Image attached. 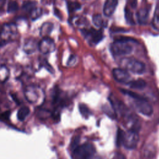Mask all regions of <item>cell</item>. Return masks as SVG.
Instances as JSON below:
<instances>
[{
	"label": "cell",
	"instance_id": "obj_1",
	"mask_svg": "<svg viewBox=\"0 0 159 159\" xmlns=\"http://www.w3.org/2000/svg\"><path fill=\"white\" fill-rule=\"evenodd\" d=\"M120 65L123 69L135 74H142L145 70V66L143 63L132 58H124L122 59Z\"/></svg>",
	"mask_w": 159,
	"mask_h": 159
},
{
	"label": "cell",
	"instance_id": "obj_2",
	"mask_svg": "<svg viewBox=\"0 0 159 159\" xmlns=\"http://www.w3.org/2000/svg\"><path fill=\"white\" fill-rule=\"evenodd\" d=\"M95 153V148L91 143L78 145L72 151L73 159H89Z\"/></svg>",
	"mask_w": 159,
	"mask_h": 159
},
{
	"label": "cell",
	"instance_id": "obj_3",
	"mask_svg": "<svg viewBox=\"0 0 159 159\" xmlns=\"http://www.w3.org/2000/svg\"><path fill=\"white\" fill-rule=\"evenodd\" d=\"M112 54L114 55H125L132 52V47L126 40L119 39L114 41L110 47Z\"/></svg>",
	"mask_w": 159,
	"mask_h": 159
},
{
	"label": "cell",
	"instance_id": "obj_4",
	"mask_svg": "<svg viewBox=\"0 0 159 159\" xmlns=\"http://www.w3.org/2000/svg\"><path fill=\"white\" fill-rule=\"evenodd\" d=\"M132 99V105L136 111L146 116H150L152 114L153 108L147 100L141 96Z\"/></svg>",
	"mask_w": 159,
	"mask_h": 159
},
{
	"label": "cell",
	"instance_id": "obj_5",
	"mask_svg": "<svg viewBox=\"0 0 159 159\" xmlns=\"http://www.w3.org/2000/svg\"><path fill=\"white\" fill-rule=\"evenodd\" d=\"M17 35V28L14 23L3 24L0 32V37L4 42H7L15 39Z\"/></svg>",
	"mask_w": 159,
	"mask_h": 159
},
{
	"label": "cell",
	"instance_id": "obj_6",
	"mask_svg": "<svg viewBox=\"0 0 159 159\" xmlns=\"http://www.w3.org/2000/svg\"><path fill=\"white\" fill-rule=\"evenodd\" d=\"M81 33L89 42L92 44H97L103 39V31L102 29L96 30L93 28H83Z\"/></svg>",
	"mask_w": 159,
	"mask_h": 159
},
{
	"label": "cell",
	"instance_id": "obj_7",
	"mask_svg": "<svg viewBox=\"0 0 159 159\" xmlns=\"http://www.w3.org/2000/svg\"><path fill=\"white\" fill-rule=\"evenodd\" d=\"M139 142V135L137 131L129 129L124 132L122 145L125 148L132 150L135 148Z\"/></svg>",
	"mask_w": 159,
	"mask_h": 159
},
{
	"label": "cell",
	"instance_id": "obj_8",
	"mask_svg": "<svg viewBox=\"0 0 159 159\" xmlns=\"http://www.w3.org/2000/svg\"><path fill=\"white\" fill-rule=\"evenodd\" d=\"M112 73L114 79L119 83L129 84L132 81L130 74L125 69L114 68L113 69Z\"/></svg>",
	"mask_w": 159,
	"mask_h": 159
},
{
	"label": "cell",
	"instance_id": "obj_9",
	"mask_svg": "<svg viewBox=\"0 0 159 159\" xmlns=\"http://www.w3.org/2000/svg\"><path fill=\"white\" fill-rule=\"evenodd\" d=\"M39 48L43 54H47L53 52L55 49V45L53 40L48 37H43L40 42Z\"/></svg>",
	"mask_w": 159,
	"mask_h": 159
},
{
	"label": "cell",
	"instance_id": "obj_10",
	"mask_svg": "<svg viewBox=\"0 0 159 159\" xmlns=\"http://www.w3.org/2000/svg\"><path fill=\"white\" fill-rule=\"evenodd\" d=\"M118 0H106L103 7V13L105 16H111L115 12Z\"/></svg>",
	"mask_w": 159,
	"mask_h": 159
},
{
	"label": "cell",
	"instance_id": "obj_11",
	"mask_svg": "<svg viewBox=\"0 0 159 159\" xmlns=\"http://www.w3.org/2000/svg\"><path fill=\"white\" fill-rule=\"evenodd\" d=\"M149 17V10L147 7L140 8L137 12L138 22L140 24H145Z\"/></svg>",
	"mask_w": 159,
	"mask_h": 159
},
{
	"label": "cell",
	"instance_id": "obj_12",
	"mask_svg": "<svg viewBox=\"0 0 159 159\" xmlns=\"http://www.w3.org/2000/svg\"><path fill=\"white\" fill-rule=\"evenodd\" d=\"M37 47V42L34 39H28L25 41L24 45V50L27 54L34 53Z\"/></svg>",
	"mask_w": 159,
	"mask_h": 159
},
{
	"label": "cell",
	"instance_id": "obj_13",
	"mask_svg": "<svg viewBox=\"0 0 159 159\" xmlns=\"http://www.w3.org/2000/svg\"><path fill=\"white\" fill-rule=\"evenodd\" d=\"M53 29V25L52 23L47 22L43 23L40 29V34L42 37H46L52 32Z\"/></svg>",
	"mask_w": 159,
	"mask_h": 159
},
{
	"label": "cell",
	"instance_id": "obj_14",
	"mask_svg": "<svg viewBox=\"0 0 159 159\" xmlns=\"http://www.w3.org/2000/svg\"><path fill=\"white\" fill-rule=\"evenodd\" d=\"M93 22L94 24L99 28H104L106 27L107 25V22L104 20V19L102 17L101 14H96L93 17Z\"/></svg>",
	"mask_w": 159,
	"mask_h": 159
},
{
	"label": "cell",
	"instance_id": "obj_15",
	"mask_svg": "<svg viewBox=\"0 0 159 159\" xmlns=\"http://www.w3.org/2000/svg\"><path fill=\"white\" fill-rule=\"evenodd\" d=\"M129 84L131 88L135 89H142L146 86V82L142 79H138L131 81Z\"/></svg>",
	"mask_w": 159,
	"mask_h": 159
},
{
	"label": "cell",
	"instance_id": "obj_16",
	"mask_svg": "<svg viewBox=\"0 0 159 159\" xmlns=\"http://www.w3.org/2000/svg\"><path fill=\"white\" fill-rule=\"evenodd\" d=\"M30 112V109L28 107L26 106H23L21 108H20L17 112V119L19 120H24L26 117L29 114Z\"/></svg>",
	"mask_w": 159,
	"mask_h": 159
},
{
	"label": "cell",
	"instance_id": "obj_17",
	"mask_svg": "<svg viewBox=\"0 0 159 159\" xmlns=\"http://www.w3.org/2000/svg\"><path fill=\"white\" fill-rule=\"evenodd\" d=\"M37 2L32 0H25L23 2L22 4V8L24 10L26 11L30 12L33 9H34L35 7V4Z\"/></svg>",
	"mask_w": 159,
	"mask_h": 159
},
{
	"label": "cell",
	"instance_id": "obj_18",
	"mask_svg": "<svg viewBox=\"0 0 159 159\" xmlns=\"http://www.w3.org/2000/svg\"><path fill=\"white\" fill-rule=\"evenodd\" d=\"M152 25L156 29L159 30V5L156 7L153 20H152Z\"/></svg>",
	"mask_w": 159,
	"mask_h": 159
},
{
	"label": "cell",
	"instance_id": "obj_19",
	"mask_svg": "<svg viewBox=\"0 0 159 159\" xmlns=\"http://www.w3.org/2000/svg\"><path fill=\"white\" fill-rule=\"evenodd\" d=\"M9 70L6 66L4 65L0 66V81H6L9 76Z\"/></svg>",
	"mask_w": 159,
	"mask_h": 159
},
{
	"label": "cell",
	"instance_id": "obj_20",
	"mask_svg": "<svg viewBox=\"0 0 159 159\" xmlns=\"http://www.w3.org/2000/svg\"><path fill=\"white\" fill-rule=\"evenodd\" d=\"M68 9L70 12H75L81 8V4L76 1H70L67 3Z\"/></svg>",
	"mask_w": 159,
	"mask_h": 159
},
{
	"label": "cell",
	"instance_id": "obj_21",
	"mask_svg": "<svg viewBox=\"0 0 159 159\" xmlns=\"http://www.w3.org/2000/svg\"><path fill=\"white\" fill-rule=\"evenodd\" d=\"M30 18L34 20L37 19H38L42 14V9L39 7H35L30 12Z\"/></svg>",
	"mask_w": 159,
	"mask_h": 159
},
{
	"label": "cell",
	"instance_id": "obj_22",
	"mask_svg": "<svg viewBox=\"0 0 159 159\" xmlns=\"http://www.w3.org/2000/svg\"><path fill=\"white\" fill-rule=\"evenodd\" d=\"M19 8L18 4L15 1H11L9 2L7 5V12L12 13L17 11Z\"/></svg>",
	"mask_w": 159,
	"mask_h": 159
},
{
	"label": "cell",
	"instance_id": "obj_23",
	"mask_svg": "<svg viewBox=\"0 0 159 159\" xmlns=\"http://www.w3.org/2000/svg\"><path fill=\"white\" fill-rule=\"evenodd\" d=\"M79 109H80V112L81 113V114L85 117H88L90 114V111L89 110V109L88 108V107L83 104H81L79 106Z\"/></svg>",
	"mask_w": 159,
	"mask_h": 159
},
{
	"label": "cell",
	"instance_id": "obj_24",
	"mask_svg": "<svg viewBox=\"0 0 159 159\" xmlns=\"http://www.w3.org/2000/svg\"><path fill=\"white\" fill-rule=\"evenodd\" d=\"M124 132L121 129H119L117 132V137H116V144L118 146H120V145H122V141L124 138Z\"/></svg>",
	"mask_w": 159,
	"mask_h": 159
},
{
	"label": "cell",
	"instance_id": "obj_25",
	"mask_svg": "<svg viewBox=\"0 0 159 159\" xmlns=\"http://www.w3.org/2000/svg\"><path fill=\"white\" fill-rule=\"evenodd\" d=\"M87 19H86L84 17H76L75 19V24L78 25V26H83V25H86V24H87Z\"/></svg>",
	"mask_w": 159,
	"mask_h": 159
},
{
	"label": "cell",
	"instance_id": "obj_26",
	"mask_svg": "<svg viewBox=\"0 0 159 159\" xmlns=\"http://www.w3.org/2000/svg\"><path fill=\"white\" fill-rule=\"evenodd\" d=\"M79 142H80V137H76L73 139V140L71 142V147L72 151L73 150H75L79 145Z\"/></svg>",
	"mask_w": 159,
	"mask_h": 159
},
{
	"label": "cell",
	"instance_id": "obj_27",
	"mask_svg": "<svg viewBox=\"0 0 159 159\" xmlns=\"http://www.w3.org/2000/svg\"><path fill=\"white\" fill-rule=\"evenodd\" d=\"M131 12L129 11V9H125V16L126 18V20H127L129 22L132 23L133 22V19H132V16Z\"/></svg>",
	"mask_w": 159,
	"mask_h": 159
},
{
	"label": "cell",
	"instance_id": "obj_28",
	"mask_svg": "<svg viewBox=\"0 0 159 159\" xmlns=\"http://www.w3.org/2000/svg\"><path fill=\"white\" fill-rule=\"evenodd\" d=\"M10 114H11V112H10L9 111H6V112L1 114H0V120H3V121H5V120H7L9 117Z\"/></svg>",
	"mask_w": 159,
	"mask_h": 159
},
{
	"label": "cell",
	"instance_id": "obj_29",
	"mask_svg": "<svg viewBox=\"0 0 159 159\" xmlns=\"http://www.w3.org/2000/svg\"><path fill=\"white\" fill-rule=\"evenodd\" d=\"M76 61V58L75 55H71L70 57L68 59V63L67 64L68 65H73Z\"/></svg>",
	"mask_w": 159,
	"mask_h": 159
},
{
	"label": "cell",
	"instance_id": "obj_30",
	"mask_svg": "<svg viewBox=\"0 0 159 159\" xmlns=\"http://www.w3.org/2000/svg\"><path fill=\"white\" fill-rule=\"evenodd\" d=\"M112 159H125V157L121 153H116Z\"/></svg>",
	"mask_w": 159,
	"mask_h": 159
},
{
	"label": "cell",
	"instance_id": "obj_31",
	"mask_svg": "<svg viewBox=\"0 0 159 159\" xmlns=\"http://www.w3.org/2000/svg\"><path fill=\"white\" fill-rule=\"evenodd\" d=\"M4 1V0H0V1Z\"/></svg>",
	"mask_w": 159,
	"mask_h": 159
}]
</instances>
